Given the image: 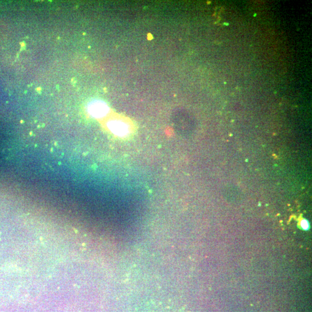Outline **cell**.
Masks as SVG:
<instances>
[{
  "label": "cell",
  "instance_id": "6da1fadb",
  "mask_svg": "<svg viewBox=\"0 0 312 312\" xmlns=\"http://www.w3.org/2000/svg\"><path fill=\"white\" fill-rule=\"evenodd\" d=\"M108 127L114 134L120 137H126L130 135L129 126L124 122L113 120L108 123Z\"/></svg>",
  "mask_w": 312,
  "mask_h": 312
},
{
  "label": "cell",
  "instance_id": "7a4b0ae2",
  "mask_svg": "<svg viewBox=\"0 0 312 312\" xmlns=\"http://www.w3.org/2000/svg\"><path fill=\"white\" fill-rule=\"evenodd\" d=\"M88 111L94 117H102L108 113V107L103 102L96 101L89 105Z\"/></svg>",
  "mask_w": 312,
  "mask_h": 312
},
{
  "label": "cell",
  "instance_id": "3957f363",
  "mask_svg": "<svg viewBox=\"0 0 312 312\" xmlns=\"http://www.w3.org/2000/svg\"><path fill=\"white\" fill-rule=\"evenodd\" d=\"M301 227L305 230H308L309 228V224L308 221L306 220H303L301 221Z\"/></svg>",
  "mask_w": 312,
  "mask_h": 312
}]
</instances>
